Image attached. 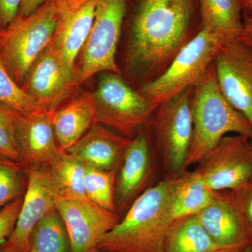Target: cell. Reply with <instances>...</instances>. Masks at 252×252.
<instances>
[{
	"label": "cell",
	"instance_id": "obj_1",
	"mask_svg": "<svg viewBox=\"0 0 252 252\" xmlns=\"http://www.w3.org/2000/svg\"><path fill=\"white\" fill-rule=\"evenodd\" d=\"M125 24L132 63L156 79L201 30L198 0H127Z\"/></svg>",
	"mask_w": 252,
	"mask_h": 252
},
{
	"label": "cell",
	"instance_id": "obj_2",
	"mask_svg": "<svg viewBox=\"0 0 252 252\" xmlns=\"http://www.w3.org/2000/svg\"><path fill=\"white\" fill-rule=\"evenodd\" d=\"M175 179L146 189L98 247L104 252H164L176 222L170 202Z\"/></svg>",
	"mask_w": 252,
	"mask_h": 252
},
{
	"label": "cell",
	"instance_id": "obj_3",
	"mask_svg": "<svg viewBox=\"0 0 252 252\" xmlns=\"http://www.w3.org/2000/svg\"><path fill=\"white\" fill-rule=\"evenodd\" d=\"M193 88V137L186 167L200 163L225 136L232 134L252 137L251 124L220 91L213 63Z\"/></svg>",
	"mask_w": 252,
	"mask_h": 252
},
{
	"label": "cell",
	"instance_id": "obj_4",
	"mask_svg": "<svg viewBox=\"0 0 252 252\" xmlns=\"http://www.w3.org/2000/svg\"><path fill=\"white\" fill-rule=\"evenodd\" d=\"M57 10L55 0H46L28 16H18L0 30V56L11 77L20 86L28 71L54 37Z\"/></svg>",
	"mask_w": 252,
	"mask_h": 252
},
{
	"label": "cell",
	"instance_id": "obj_5",
	"mask_svg": "<svg viewBox=\"0 0 252 252\" xmlns=\"http://www.w3.org/2000/svg\"><path fill=\"white\" fill-rule=\"evenodd\" d=\"M228 39L202 29L179 51L160 75L139 91L154 111L177 94L193 87L205 75L220 46Z\"/></svg>",
	"mask_w": 252,
	"mask_h": 252
},
{
	"label": "cell",
	"instance_id": "obj_6",
	"mask_svg": "<svg viewBox=\"0 0 252 252\" xmlns=\"http://www.w3.org/2000/svg\"><path fill=\"white\" fill-rule=\"evenodd\" d=\"M91 94L97 123L129 139H133L154 112L148 99L127 85L119 74L102 73L97 89Z\"/></svg>",
	"mask_w": 252,
	"mask_h": 252
},
{
	"label": "cell",
	"instance_id": "obj_7",
	"mask_svg": "<svg viewBox=\"0 0 252 252\" xmlns=\"http://www.w3.org/2000/svg\"><path fill=\"white\" fill-rule=\"evenodd\" d=\"M127 0H99L90 32L81 51L80 84L98 73L120 74L116 53L124 27Z\"/></svg>",
	"mask_w": 252,
	"mask_h": 252
},
{
	"label": "cell",
	"instance_id": "obj_8",
	"mask_svg": "<svg viewBox=\"0 0 252 252\" xmlns=\"http://www.w3.org/2000/svg\"><path fill=\"white\" fill-rule=\"evenodd\" d=\"M79 85L78 69L67 64L52 39L33 63L21 88L42 108L51 112Z\"/></svg>",
	"mask_w": 252,
	"mask_h": 252
},
{
	"label": "cell",
	"instance_id": "obj_9",
	"mask_svg": "<svg viewBox=\"0 0 252 252\" xmlns=\"http://www.w3.org/2000/svg\"><path fill=\"white\" fill-rule=\"evenodd\" d=\"M200 163L198 171L212 191L241 188L252 180V137L225 136Z\"/></svg>",
	"mask_w": 252,
	"mask_h": 252
},
{
	"label": "cell",
	"instance_id": "obj_10",
	"mask_svg": "<svg viewBox=\"0 0 252 252\" xmlns=\"http://www.w3.org/2000/svg\"><path fill=\"white\" fill-rule=\"evenodd\" d=\"M192 89L189 88L157 109L158 140L165 165L177 173L186 167L193 137Z\"/></svg>",
	"mask_w": 252,
	"mask_h": 252
},
{
	"label": "cell",
	"instance_id": "obj_11",
	"mask_svg": "<svg viewBox=\"0 0 252 252\" xmlns=\"http://www.w3.org/2000/svg\"><path fill=\"white\" fill-rule=\"evenodd\" d=\"M213 66L223 95L252 126V50L231 38L220 46Z\"/></svg>",
	"mask_w": 252,
	"mask_h": 252
},
{
	"label": "cell",
	"instance_id": "obj_12",
	"mask_svg": "<svg viewBox=\"0 0 252 252\" xmlns=\"http://www.w3.org/2000/svg\"><path fill=\"white\" fill-rule=\"evenodd\" d=\"M56 208L62 217L71 252H94L104 236L120 222V215L89 200L58 198Z\"/></svg>",
	"mask_w": 252,
	"mask_h": 252
},
{
	"label": "cell",
	"instance_id": "obj_13",
	"mask_svg": "<svg viewBox=\"0 0 252 252\" xmlns=\"http://www.w3.org/2000/svg\"><path fill=\"white\" fill-rule=\"evenodd\" d=\"M28 185L16 225L0 244V252H27L33 231L41 220L56 207L58 199L47 167L26 170Z\"/></svg>",
	"mask_w": 252,
	"mask_h": 252
},
{
	"label": "cell",
	"instance_id": "obj_14",
	"mask_svg": "<svg viewBox=\"0 0 252 252\" xmlns=\"http://www.w3.org/2000/svg\"><path fill=\"white\" fill-rule=\"evenodd\" d=\"M16 139L25 170L47 167L62 152L55 135L51 112L46 109L30 114L18 112Z\"/></svg>",
	"mask_w": 252,
	"mask_h": 252
},
{
	"label": "cell",
	"instance_id": "obj_15",
	"mask_svg": "<svg viewBox=\"0 0 252 252\" xmlns=\"http://www.w3.org/2000/svg\"><path fill=\"white\" fill-rule=\"evenodd\" d=\"M57 10L53 41L71 67L85 44L99 0H55Z\"/></svg>",
	"mask_w": 252,
	"mask_h": 252
},
{
	"label": "cell",
	"instance_id": "obj_16",
	"mask_svg": "<svg viewBox=\"0 0 252 252\" xmlns=\"http://www.w3.org/2000/svg\"><path fill=\"white\" fill-rule=\"evenodd\" d=\"M116 175L115 203L118 214L128 210L142 193L150 175L148 141L144 135L132 139L127 146Z\"/></svg>",
	"mask_w": 252,
	"mask_h": 252
},
{
	"label": "cell",
	"instance_id": "obj_17",
	"mask_svg": "<svg viewBox=\"0 0 252 252\" xmlns=\"http://www.w3.org/2000/svg\"><path fill=\"white\" fill-rule=\"evenodd\" d=\"M196 216L219 248L239 251L251 244L243 220L229 195L220 196L217 194Z\"/></svg>",
	"mask_w": 252,
	"mask_h": 252
},
{
	"label": "cell",
	"instance_id": "obj_18",
	"mask_svg": "<svg viewBox=\"0 0 252 252\" xmlns=\"http://www.w3.org/2000/svg\"><path fill=\"white\" fill-rule=\"evenodd\" d=\"M131 140L96 123L67 152L85 165L117 172Z\"/></svg>",
	"mask_w": 252,
	"mask_h": 252
},
{
	"label": "cell",
	"instance_id": "obj_19",
	"mask_svg": "<svg viewBox=\"0 0 252 252\" xmlns=\"http://www.w3.org/2000/svg\"><path fill=\"white\" fill-rule=\"evenodd\" d=\"M51 122L60 149L67 152L97 123L92 94L85 93L51 111Z\"/></svg>",
	"mask_w": 252,
	"mask_h": 252
},
{
	"label": "cell",
	"instance_id": "obj_20",
	"mask_svg": "<svg viewBox=\"0 0 252 252\" xmlns=\"http://www.w3.org/2000/svg\"><path fill=\"white\" fill-rule=\"evenodd\" d=\"M204 183L200 172L191 173L175 179L170 209L175 220L198 214L216 197Z\"/></svg>",
	"mask_w": 252,
	"mask_h": 252
},
{
	"label": "cell",
	"instance_id": "obj_21",
	"mask_svg": "<svg viewBox=\"0 0 252 252\" xmlns=\"http://www.w3.org/2000/svg\"><path fill=\"white\" fill-rule=\"evenodd\" d=\"M202 29L226 39L236 38L243 29L238 0H198Z\"/></svg>",
	"mask_w": 252,
	"mask_h": 252
},
{
	"label": "cell",
	"instance_id": "obj_22",
	"mask_svg": "<svg viewBox=\"0 0 252 252\" xmlns=\"http://www.w3.org/2000/svg\"><path fill=\"white\" fill-rule=\"evenodd\" d=\"M47 170L58 198L89 200L84 189L85 165L77 158L62 151Z\"/></svg>",
	"mask_w": 252,
	"mask_h": 252
},
{
	"label": "cell",
	"instance_id": "obj_23",
	"mask_svg": "<svg viewBox=\"0 0 252 252\" xmlns=\"http://www.w3.org/2000/svg\"><path fill=\"white\" fill-rule=\"evenodd\" d=\"M219 248L196 215L176 220L167 236L164 252H209Z\"/></svg>",
	"mask_w": 252,
	"mask_h": 252
},
{
	"label": "cell",
	"instance_id": "obj_24",
	"mask_svg": "<svg viewBox=\"0 0 252 252\" xmlns=\"http://www.w3.org/2000/svg\"><path fill=\"white\" fill-rule=\"evenodd\" d=\"M30 250L35 252H71L67 228L56 207L36 225L31 236Z\"/></svg>",
	"mask_w": 252,
	"mask_h": 252
},
{
	"label": "cell",
	"instance_id": "obj_25",
	"mask_svg": "<svg viewBox=\"0 0 252 252\" xmlns=\"http://www.w3.org/2000/svg\"><path fill=\"white\" fill-rule=\"evenodd\" d=\"M116 172L85 165L84 189L89 201L118 213L115 203Z\"/></svg>",
	"mask_w": 252,
	"mask_h": 252
},
{
	"label": "cell",
	"instance_id": "obj_26",
	"mask_svg": "<svg viewBox=\"0 0 252 252\" xmlns=\"http://www.w3.org/2000/svg\"><path fill=\"white\" fill-rule=\"evenodd\" d=\"M28 176L21 162L0 154V211L8 204L22 198Z\"/></svg>",
	"mask_w": 252,
	"mask_h": 252
},
{
	"label": "cell",
	"instance_id": "obj_27",
	"mask_svg": "<svg viewBox=\"0 0 252 252\" xmlns=\"http://www.w3.org/2000/svg\"><path fill=\"white\" fill-rule=\"evenodd\" d=\"M0 103L20 114H30L44 109L23 90L10 75L0 56Z\"/></svg>",
	"mask_w": 252,
	"mask_h": 252
},
{
	"label": "cell",
	"instance_id": "obj_28",
	"mask_svg": "<svg viewBox=\"0 0 252 252\" xmlns=\"http://www.w3.org/2000/svg\"><path fill=\"white\" fill-rule=\"evenodd\" d=\"M18 112L0 103V154L20 162L16 139Z\"/></svg>",
	"mask_w": 252,
	"mask_h": 252
},
{
	"label": "cell",
	"instance_id": "obj_29",
	"mask_svg": "<svg viewBox=\"0 0 252 252\" xmlns=\"http://www.w3.org/2000/svg\"><path fill=\"white\" fill-rule=\"evenodd\" d=\"M229 197L243 220L252 244V180L241 188L231 190Z\"/></svg>",
	"mask_w": 252,
	"mask_h": 252
},
{
	"label": "cell",
	"instance_id": "obj_30",
	"mask_svg": "<svg viewBox=\"0 0 252 252\" xmlns=\"http://www.w3.org/2000/svg\"><path fill=\"white\" fill-rule=\"evenodd\" d=\"M22 202L23 197L16 199L0 211V244L4 241L14 230Z\"/></svg>",
	"mask_w": 252,
	"mask_h": 252
},
{
	"label": "cell",
	"instance_id": "obj_31",
	"mask_svg": "<svg viewBox=\"0 0 252 252\" xmlns=\"http://www.w3.org/2000/svg\"><path fill=\"white\" fill-rule=\"evenodd\" d=\"M22 0H0V30L17 16Z\"/></svg>",
	"mask_w": 252,
	"mask_h": 252
},
{
	"label": "cell",
	"instance_id": "obj_32",
	"mask_svg": "<svg viewBox=\"0 0 252 252\" xmlns=\"http://www.w3.org/2000/svg\"><path fill=\"white\" fill-rule=\"evenodd\" d=\"M237 38L252 50V16L243 15V29Z\"/></svg>",
	"mask_w": 252,
	"mask_h": 252
},
{
	"label": "cell",
	"instance_id": "obj_33",
	"mask_svg": "<svg viewBox=\"0 0 252 252\" xmlns=\"http://www.w3.org/2000/svg\"><path fill=\"white\" fill-rule=\"evenodd\" d=\"M46 0H22L18 16H28L39 9Z\"/></svg>",
	"mask_w": 252,
	"mask_h": 252
},
{
	"label": "cell",
	"instance_id": "obj_34",
	"mask_svg": "<svg viewBox=\"0 0 252 252\" xmlns=\"http://www.w3.org/2000/svg\"><path fill=\"white\" fill-rule=\"evenodd\" d=\"M242 14L252 16V0H238Z\"/></svg>",
	"mask_w": 252,
	"mask_h": 252
},
{
	"label": "cell",
	"instance_id": "obj_35",
	"mask_svg": "<svg viewBox=\"0 0 252 252\" xmlns=\"http://www.w3.org/2000/svg\"><path fill=\"white\" fill-rule=\"evenodd\" d=\"M238 252H252V244H250V245H247V246L241 249V250Z\"/></svg>",
	"mask_w": 252,
	"mask_h": 252
},
{
	"label": "cell",
	"instance_id": "obj_36",
	"mask_svg": "<svg viewBox=\"0 0 252 252\" xmlns=\"http://www.w3.org/2000/svg\"><path fill=\"white\" fill-rule=\"evenodd\" d=\"M240 251V250H239ZM237 250H215V251L209 252H238Z\"/></svg>",
	"mask_w": 252,
	"mask_h": 252
},
{
	"label": "cell",
	"instance_id": "obj_37",
	"mask_svg": "<svg viewBox=\"0 0 252 252\" xmlns=\"http://www.w3.org/2000/svg\"><path fill=\"white\" fill-rule=\"evenodd\" d=\"M94 252H102V251H100V250H96V251Z\"/></svg>",
	"mask_w": 252,
	"mask_h": 252
},
{
	"label": "cell",
	"instance_id": "obj_38",
	"mask_svg": "<svg viewBox=\"0 0 252 252\" xmlns=\"http://www.w3.org/2000/svg\"><path fill=\"white\" fill-rule=\"evenodd\" d=\"M27 252H34V251H32V250H30V251H28Z\"/></svg>",
	"mask_w": 252,
	"mask_h": 252
}]
</instances>
